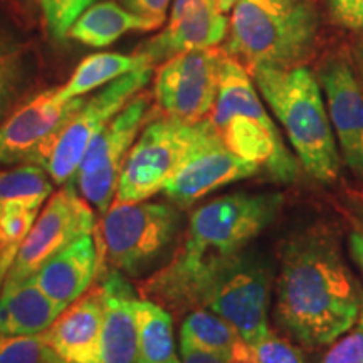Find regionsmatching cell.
<instances>
[{
  "mask_svg": "<svg viewBox=\"0 0 363 363\" xmlns=\"http://www.w3.org/2000/svg\"><path fill=\"white\" fill-rule=\"evenodd\" d=\"M283 202L281 194L235 192L203 203L170 261L140 286L142 298L177 316L202 308L216 272L274 222Z\"/></svg>",
  "mask_w": 363,
  "mask_h": 363,
  "instance_id": "1",
  "label": "cell"
},
{
  "mask_svg": "<svg viewBox=\"0 0 363 363\" xmlns=\"http://www.w3.org/2000/svg\"><path fill=\"white\" fill-rule=\"evenodd\" d=\"M363 291L333 233L311 227L286 242L276 278L274 316L305 347L335 343L355 325Z\"/></svg>",
  "mask_w": 363,
  "mask_h": 363,
  "instance_id": "2",
  "label": "cell"
},
{
  "mask_svg": "<svg viewBox=\"0 0 363 363\" xmlns=\"http://www.w3.org/2000/svg\"><path fill=\"white\" fill-rule=\"evenodd\" d=\"M251 76L306 174L323 185L335 184L342 170V155L316 72L308 66H261Z\"/></svg>",
  "mask_w": 363,
  "mask_h": 363,
  "instance_id": "3",
  "label": "cell"
},
{
  "mask_svg": "<svg viewBox=\"0 0 363 363\" xmlns=\"http://www.w3.org/2000/svg\"><path fill=\"white\" fill-rule=\"evenodd\" d=\"M222 51L246 69L306 66L320 40V12L311 0H239L230 11Z\"/></svg>",
  "mask_w": 363,
  "mask_h": 363,
  "instance_id": "4",
  "label": "cell"
},
{
  "mask_svg": "<svg viewBox=\"0 0 363 363\" xmlns=\"http://www.w3.org/2000/svg\"><path fill=\"white\" fill-rule=\"evenodd\" d=\"M208 120L234 155L261 167L283 184L296 180L298 160L286 148L278 126L267 115L251 72L227 54Z\"/></svg>",
  "mask_w": 363,
  "mask_h": 363,
  "instance_id": "5",
  "label": "cell"
},
{
  "mask_svg": "<svg viewBox=\"0 0 363 363\" xmlns=\"http://www.w3.org/2000/svg\"><path fill=\"white\" fill-rule=\"evenodd\" d=\"M153 67H140L121 76L89 99L76 98L59 128L40 145L29 163H38L54 184H67L79 169L89 143L123 108L145 89Z\"/></svg>",
  "mask_w": 363,
  "mask_h": 363,
  "instance_id": "6",
  "label": "cell"
},
{
  "mask_svg": "<svg viewBox=\"0 0 363 363\" xmlns=\"http://www.w3.org/2000/svg\"><path fill=\"white\" fill-rule=\"evenodd\" d=\"M182 225V212L172 203H118L103 214L101 254L125 276H142L169 252Z\"/></svg>",
  "mask_w": 363,
  "mask_h": 363,
  "instance_id": "7",
  "label": "cell"
},
{
  "mask_svg": "<svg viewBox=\"0 0 363 363\" xmlns=\"http://www.w3.org/2000/svg\"><path fill=\"white\" fill-rule=\"evenodd\" d=\"M272 283L269 257L249 246L216 272L202 308L224 318L249 345H254L271 333L267 316Z\"/></svg>",
  "mask_w": 363,
  "mask_h": 363,
  "instance_id": "8",
  "label": "cell"
},
{
  "mask_svg": "<svg viewBox=\"0 0 363 363\" xmlns=\"http://www.w3.org/2000/svg\"><path fill=\"white\" fill-rule=\"evenodd\" d=\"M203 120L185 123L162 115L153 118L126 157L113 202H142L162 192L201 138Z\"/></svg>",
  "mask_w": 363,
  "mask_h": 363,
  "instance_id": "9",
  "label": "cell"
},
{
  "mask_svg": "<svg viewBox=\"0 0 363 363\" xmlns=\"http://www.w3.org/2000/svg\"><path fill=\"white\" fill-rule=\"evenodd\" d=\"M155 111L152 93L136 94L86 150L74 184H78L84 201L99 214H104L115 201L126 157L142 130L155 118Z\"/></svg>",
  "mask_w": 363,
  "mask_h": 363,
  "instance_id": "10",
  "label": "cell"
},
{
  "mask_svg": "<svg viewBox=\"0 0 363 363\" xmlns=\"http://www.w3.org/2000/svg\"><path fill=\"white\" fill-rule=\"evenodd\" d=\"M222 49H195L163 61L153 83L158 115L197 123L211 115L219 91Z\"/></svg>",
  "mask_w": 363,
  "mask_h": 363,
  "instance_id": "11",
  "label": "cell"
},
{
  "mask_svg": "<svg viewBox=\"0 0 363 363\" xmlns=\"http://www.w3.org/2000/svg\"><path fill=\"white\" fill-rule=\"evenodd\" d=\"M94 229L93 207L76 192L69 180L48 199L33 229L22 240L6 281H19L35 274L54 254L81 235L93 234Z\"/></svg>",
  "mask_w": 363,
  "mask_h": 363,
  "instance_id": "12",
  "label": "cell"
},
{
  "mask_svg": "<svg viewBox=\"0 0 363 363\" xmlns=\"http://www.w3.org/2000/svg\"><path fill=\"white\" fill-rule=\"evenodd\" d=\"M342 162L363 180V84L350 54L331 52L316 69Z\"/></svg>",
  "mask_w": 363,
  "mask_h": 363,
  "instance_id": "13",
  "label": "cell"
},
{
  "mask_svg": "<svg viewBox=\"0 0 363 363\" xmlns=\"http://www.w3.org/2000/svg\"><path fill=\"white\" fill-rule=\"evenodd\" d=\"M259 172L261 167L242 160L225 147L207 116L201 138L162 192L175 206L187 207L217 189L249 179Z\"/></svg>",
  "mask_w": 363,
  "mask_h": 363,
  "instance_id": "14",
  "label": "cell"
},
{
  "mask_svg": "<svg viewBox=\"0 0 363 363\" xmlns=\"http://www.w3.org/2000/svg\"><path fill=\"white\" fill-rule=\"evenodd\" d=\"M227 30L229 21L219 11L217 0H174L165 29L135 52L155 66L175 54L217 48L227 38Z\"/></svg>",
  "mask_w": 363,
  "mask_h": 363,
  "instance_id": "15",
  "label": "cell"
},
{
  "mask_svg": "<svg viewBox=\"0 0 363 363\" xmlns=\"http://www.w3.org/2000/svg\"><path fill=\"white\" fill-rule=\"evenodd\" d=\"M74 104L61 101L57 88L27 99L0 123V165L29 163L40 145L59 128Z\"/></svg>",
  "mask_w": 363,
  "mask_h": 363,
  "instance_id": "16",
  "label": "cell"
},
{
  "mask_svg": "<svg viewBox=\"0 0 363 363\" xmlns=\"http://www.w3.org/2000/svg\"><path fill=\"white\" fill-rule=\"evenodd\" d=\"M104 303L101 286L91 288L43 331L61 363H99Z\"/></svg>",
  "mask_w": 363,
  "mask_h": 363,
  "instance_id": "17",
  "label": "cell"
},
{
  "mask_svg": "<svg viewBox=\"0 0 363 363\" xmlns=\"http://www.w3.org/2000/svg\"><path fill=\"white\" fill-rule=\"evenodd\" d=\"M101 246L93 234H84L48 259L34 279L52 301L66 310L88 291L99 269Z\"/></svg>",
  "mask_w": 363,
  "mask_h": 363,
  "instance_id": "18",
  "label": "cell"
},
{
  "mask_svg": "<svg viewBox=\"0 0 363 363\" xmlns=\"http://www.w3.org/2000/svg\"><path fill=\"white\" fill-rule=\"evenodd\" d=\"M101 289L104 318L99 363H136L138 325L135 305L140 298L120 271L110 272Z\"/></svg>",
  "mask_w": 363,
  "mask_h": 363,
  "instance_id": "19",
  "label": "cell"
},
{
  "mask_svg": "<svg viewBox=\"0 0 363 363\" xmlns=\"http://www.w3.org/2000/svg\"><path fill=\"white\" fill-rule=\"evenodd\" d=\"M65 311L35 283L34 276L6 281L0 291V335H38Z\"/></svg>",
  "mask_w": 363,
  "mask_h": 363,
  "instance_id": "20",
  "label": "cell"
},
{
  "mask_svg": "<svg viewBox=\"0 0 363 363\" xmlns=\"http://www.w3.org/2000/svg\"><path fill=\"white\" fill-rule=\"evenodd\" d=\"M180 347L212 353L230 363L251 362V345L224 318L207 308H197L184 318Z\"/></svg>",
  "mask_w": 363,
  "mask_h": 363,
  "instance_id": "21",
  "label": "cell"
},
{
  "mask_svg": "<svg viewBox=\"0 0 363 363\" xmlns=\"http://www.w3.org/2000/svg\"><path fill=\"white\" fill-rule=\"evenodd\" d=\"M133 30H155L152 24L140 19L138 16L126 11L113 0L93 4L83 16L74 22L69 30V38L91 48L110 45Z\"/></svg>",
  "mask_w": 363,
  "mask_h": 363,
  "instance_id": "22",
  "label": "cell"
},
{
  "mask_svg": "<svg viewBox=\"0 0 363 363\" xmlns=\"http://www.w3.org/2000/svg\"><path fill=\"white\" fill-rule=\"evenodd\" d=\"M147 66L153 67L147 57L136 52L133 56L118 52L91 54L79 62L67 83L62 88H57V96L65 103L72 101L86 93L101 88V86L110 84L111 81L121 78L131 71Z\"/></svg>",
  "mask_w": 363,
  "mask_h": 363,
  "instance_id": "23",
  "label": "cell"
},
{
  "mask_svg": "<svg viewBox=\"0 0 363 363\" xmlns=\"http://www.w3.org/2000/svg\"><path fill=\"white\" fill-rule=\"evenodd\" d=\"M138 325L136 363H182L177 353L172 315L150 299H138L135 305Z\"/></svg>",
  "mask_w": 363,
  "mask_h": 363,
  "instance_id": "24",
  "label": "cell"
},
{
  "mask_svg": "<svg viewBox=\"0 0 363 363\" xmlns=\"http://www.w3.org/2000/svg\"><path fill=\"white\" fill-rule=\"evenodd\" d=\"M33 76V57L16 34L0 22V118L19 101Z\"/></svg>",
  "mask_w": 363,
  "mask_h": 363,
  "instance_id": "25",
  "label": "cell"
},
{
  "mask_svg": "<svg viewBox=\"0 0 363 363\" xmlns=\"http://www.w3.org/2000/svg\"><path fill=\"white\" fill-rule=\"evenodd\" d=\"M52 189V179L38 163L0 170V206L17 202L40 208Z\"/></svg>",
  "mask_w": 363,
  "mask_h": 363,
  "instance_id": "26",
  "label": "cell"
},
{
  "mask_svg": "<svg viewBox=\"0 0 363 363\" xmlns=\"http://www.w3.org/2000/svg\"><path fill=\"white\" fill-rule=\"evenodd\" d=\"M0 363H61L44 335H0Z\"/></svg>",
  "mask_w": 363,
  "mask_h": 363,
  "instance_id": "27",
  "label": "cell"
},
{
  "mask_svg": "<svg viewBox=\"0 0 363 363\" xmlns=\"http://www.w3.org/2000/svg\"><path fill=\"white\" fill-rule=\"evenodd\" d=\"M38 216L39 207L17 202L0 206V254L11 247L21 246L22 240L33 229Z\"/></svg>",
  "mask_w": 363,
  "mask_h": 363,
  "instance_id": "28",
  "label": "cell"
},
{
  "mask_svg": "<svg viewBox=\"0 0 363 363\" xmlns=\"http://www.w3.org/2000/svg\"><path fill=\"white\" fill-rule=\"evenodd\" d=\"M93 4L94 0H39L45 27L56 39H66L72 24Z\"/></svg>",
  "mask_w": 363,
  "mask_h": 363,
  "instance_id": "29",
  "label": "cell"
},
{
  "mask_svg": "<svg viewBox=\"0 0 363 363\" xmlns=\"http://www.w3.org/2000/svg\"><path fill=\"white\" fill-rule=\"evenodd\" d=\"M249 363H305V358L299 348L271 331L259 342L251 345Z\"/></svg>",
  "mask_w": 363,
  "mask_h": 363,
  "instance_id": "30",
  "label": "cell"
},
{
  "mask_svg": "<svg viewBox=\"0 0 363 363\" xmlns=\"http://www.w3.org/2000/svg\"><path fill=\"white\" fill-rule=\"evenodd\" d=\"M320 363H363V308L355 325L331 343Z\"/></svg>",
  "mask_w": 363,
  "mask_h": 363,
  "instance_id": "31",
  "label": "cell"
},
{
  "mask_svg": "<svg viewBox=\"0 0 363 363\" xmlns=\"http://www.w3.org/2000/svg\"><path fill=\"white\" fill-rule=\"evenodd\" d=\"M330 21L345 30L363 29V0H325Z\"/></svg>",
  "mask_w": 363,
  "mask_h": 363,
  "instance_id": "32",
  "label": "cell"
},
{
  "mask_svg": "<svg viewBox=\"0 0 363 363\" xmlns=\"http://www.w3.org/2000/svg\"><path fill=\"white\" fill-rule=\"evenodd\" d=\"M121 4L126 11L152 24L153 29H160L167 19L170 0H121Z\"/></svg>",
  "mask_w": 363,
  "mask_h": 363,
  "instance_id": "33",
  "label": "cell"
},
{
  "mask_svg": "<svg viewBox=\"0 0 363 363\" xmlns=\"http://www.w3.org/2000/svg\"><path fill=\"white\" fill-rule=\"evenodd\" d=\"M348 249L363 276V197L350 203V234Z\"/></svg>",
  "mask_w": 363,
  "mask_h": 363,
  "instance_id": "34",
  "label": "cell"
},
{
  "mask_svg": "<svg viewBox=\"0 0 363 363\" xmlns=\"http://www.w3.org/2000/svg\"><path fill=\"white\" fill-rule=\"evenodd\" d=\"M182 363H230L224 360V358L212 355V353H206L201 350H194V348L180 347Z\"/></svg>",
  "mask_w": 363,
  "mask_h": 363,
  "instance_id": "35",
  "label": "cell"
},
{
  "mask_svg": "<svg viewBox=\"0 0 363 363\" xmlns=\"http://www.w3.org/2000/svg\"><path fill=\"white\" fill-rule=\"evenodd\" d=\"M350 57L358 78H360L363 84V29L353 33L352 44H350Z\"/></svg>",
  "mask_w": 363,
  "mask_h": 363,
  "instance_id": "36",
  "label": "cell"
},
{
  "mask_svg": "<svg viewBox=\"0 0 363 363\" xmlns=\"http://www.w3.org/2000/svg\"><path fill=\"white\" fill-rule=\"evenodd\" d=\"M17 251H19V246L7 249L6 252L0 254V291H2L4 283H6V278H7L9 271H11L12 262H13V259H16Z\"/></svg>",
  "mask_w": 363,
  "mask_h": 363,
  "instance_id": "37",
  "label": "cell"
},
{
  "mask_svg": "<svg viewBox=\"0 0 363 363\" xmlns=\"http://www.w3.org/2000/svg\"><path fill=\"white\" fill-rule=\"evenodd\" d=\"M238 2L239 0H217V6H219V11L222 13H229Z\"/></svg>",
  "mask_w": 363,
  "mask_h": 363,
  "instance_id": "38",
  "label": "cell"
}]
</instances>
